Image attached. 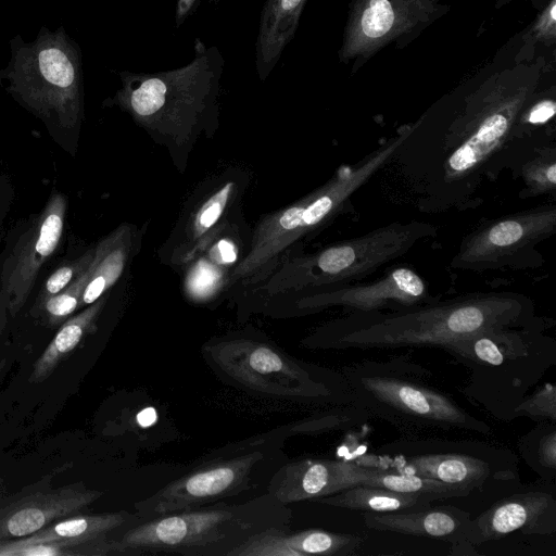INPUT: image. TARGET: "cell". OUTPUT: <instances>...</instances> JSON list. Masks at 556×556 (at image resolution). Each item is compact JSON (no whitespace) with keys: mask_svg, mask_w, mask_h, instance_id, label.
<instances>
[{"mask_svg":"<svg viewBox=\"0 0 556 556\" xmlns=\"http://www.w3.org/2000/svg\"><path fill=\"white\" fill-rule=\"evenodd\" d=\"M518 37L408 125L390 161H400L408 178L417 180L421 210L480 205L482 181L508 168L530 140L518 122L535 93L555 78V59Z\"/></svg>","mask_w":556,"mask_h":556,"instance_id":"1","label":"cell"},{"mask_svg":"<svg viewBox=\"0 0 556 556\" xmlns=\"http://www.w3.org/2000/svg\"><path fill=\"white\" fill-rule=\"evenodd\" d=\"M532 301L520 293H473L395 312L350 313L306 339L319 349L442 348L446 343L534 318Z\"/></svg>","mask_w":556,"mask_h":556,"instance_id":"2","label":"cell"},{"mask_svg":"<svg viewBox=\"0 0 556 556\" xmlns=\"http://www.w3.org/2000/svg\"><path fill=\"white\" fill-rule=\"evenodd\" d=\"M10 59L0 70V86L38 118L50 137L75 155L85 118L83 53L76 40L59 26H41L36 38L21 35L9 41Z\"/></svg>","mask_w":556,"mask_h":556,"instance_id":"3","label":"cell"},{"mask_svg":"<svg viewBox=\"0 0 556 556\" xmlns=\"http://www.w3.org/2000/svg\"><path fill=\"white\" fill-rule=\"evenodd\" d=\"M553 320L534 317L521 326L485 330L443 349L467 369L463 395L493 418L513 421L517 405L556 364Z\"/></svg>","mask_w":556,"mask_h":556,"instance_id":"4","label":"cell"},{"mask_svg":"<svg viewBox=\"0 0 556 556\" xmlns=\"http://www.w3.org/2000/svg\"><path fill=\"white\" fill-rule=\"evenodd\" d=\"M352 405L393 426L404 438L446 433L488 435L491 427L432 387V374L407 357L364 359L342 367Z\"/></svg>","mask_w":556,"mask_h":556,"instance_id":"5","label":"cell"},{"mask_svg":"<svg viewBox=\"0 0 556 556\" xmlns=\"http://www.w3.org/2000/svg\"><path fill=\"white\" fill-rule=\"evenodd\" d=\"M291 522V509L266 492L143 520L117 540L127 556H229L251 536Z\"/></svg>","mask_w":556,"mask_h":556,"instance_id":"6","label":"cell"},{"mask_svg":"<svg viewBox=\"0 0 556 556\" xmlns=\"http://www.w3.org/2000/svg\"><path fill=\"white\" fill-rule=\"evenodd\" d=\"M192 60L155 73L118 72L121 88L103 104L117 106L135 122L163 135H184L216 119L224 58L200 38Z\"/></svg>","mask_w":556,"mask_h":556,"instance_id":"7","label":"cell"},{"mask_svg":"<svg viewBox=\"0 0 556 556\" xmlns=\"http://www.w3.org/2000/svg\"><path fill=\"white\" fill-rule=\"evenodd\" d=\"M283 434L266 433L214 452L186 475L137 502L143 520L266 493L270 478L285 464Z\"/></svg>","mask_w":556,"mask_h":556,"instance_id":"8","label":"cell"},{"mask_svg":"<svg viewBox=\"0 0 556 556\" xmlns=\"http://www.w3.org/2000/svg\"><path fill=\"white\" fill-rule=\"evenodd\" d=\"M407 129L401 128L354 169L337 174L298 202L264 216L254 229L248 254L235 266L228 283L263 279L293 243L330 222L353 193L390 162Z\"/></svg>","mask_w":556,"mask_h":556,"instance_id":"9","label":"cell"},{"mask_svg":"<svg viewBox=\"0 0 556 556\" xmlns=\"http://www.w3.org/2000/svg\"><path fill=\"white\" fill-rule=\"evenodd\" d=\"M204 350L216 367L251 390L316 403L352 405L341 372L294 362L265 342L223 339L206 344Z\"/></svg>","mask_w":556,"mask_h":556,"instance_id":"10","label":"cell"},{"mask_svg":"<svg viewBox=\"0 0 556 556\" xmlns=\"http://www.w3.org/2000/svg\"><path fill=\"white\" fill-rule=\"evenodd\" d=\"M379 452L392 469L438 480L468 495L491 481L518 478L515 454L481 441L403 437Z\"/></svg>","mask_w":556,"mask_h":556,"instance_id":"11","label":"cell"},{"mask_svg":"<svg viewBox=\"0 0 556 556\" xmlns=\"http://www.w3.org/2000/svg\"><path fill=\"white\" fill-rule=\"evenodd\" d=\"M445 0H351L339 61L355 74L381 49H402L441 18Z\"/></svg>","mask_w":556,"mask_h":556,"instance_id":"12","label":"cell"},{"mask_svg":"<svg viewBox=\"0 0 556 556\" xmlns=\"http://www.w3.org/2000/svg\"><path fill=\"white\" fill-rule=\"evenodd\" d=\"M67 198L53 190L37 214L16 225L0 253V299L14 316L26 304L41 269L63 238Z\"/></svg>","mask_w":556,"mask_h":556,"instance_id":"13","label":"cell"},{"mask_svg":"<svg viewBox=\"0 0 556 556\" xmlns=\"http://www.w3.org/2000/svg\"><path fill=\"white\" fill-rule=\"evenodd\" d=\"M437 235V228L426 222L392 223L362 237L324 249L298 264L304 269V285L315 269L311 285L343 283L362 279L382 265L402 257L418 241Z\"/></svg>","mask_w":556,"mask_h":556,"instance_id":"14","label":"cell"},{"mask_svg":"<svg viewBox=\"0 0 556 556\" xmlns=\"http://www.w3.org/2000/svg\"><path fill=\"white\" fill-rule=\"evenodd\" d=\"M556 228V206L543 205L484 224L466 237L452 267L475 271L521 267Z\"/></svg>","mask_w":556,"mask_h":556,"instance_id":"15","label":"cell"},{"mask_svg":"<svg viewBox=\"0 0 556 556\" xmlns=\"http://www.w3.org/2000/svg\"><path fill=\"white\" fill-rule=\"evenodd\" d=\"M379 470V467L362 466L340 459L287 460L273 475L266 491L286 505L307 500L316 501L364 484Z\"/></svg>","mask_w":556,"mask_h":556,"instance_id":"16","label":"cell"},{"mask_svg":"<svg viewBox=\"0 0 556 556\" xmlns=\"http://www.w3.org/2000/svg\"><path fill=\"white\" fill-rule=\"evenodd\" d=\"M425 281L414 270L397 267L369 283L340 287L301 301L305 308L342 306L351 313L395 312L433 302Z\"/></svg>","mask_w":556,"mask_h":556,"instance_id":"17","label":"cell"},{"mask_svg":"<svg viewBox=\"0 0 556 556\" xmlns=\"http://www.w3.org/2000/svg\"><path fill=\"white\" fill-rule=\"evenodd\" d=\"M549 535L556 532V498L531 490L501 498L471 519L467 540L476 546L511 533Z\"/></svg>","mask_w":556,"mask_h":556,"instance_id":"18","label":"cell"},{"mask_svg":"<svg viewBox=\"0 0 556 556\" xmlns=\"http://www.w3.org/2000/svg\"><path fill=\"white\" fill-rule=\"evenodd\" d=\"M102 495L80 485L37 492L0 509V542L28 536L58 518L74 515Z\"/></svg>","mask_w":556,"mask_h":556,"instance_id":"19","label":"cell"},{"mask_svg":"<svg viewBox=\"0 0 556 556\" xmlns=\"http://www.w3.org/2000/svg\"><path fill=\"white\" fill-rule=\"evenodd\" d=\"M290 529H270L251 536L229 556H352L364 538L307 529L291 533Z\"/></svg>","mask_w":556,"mask_h":556,"instance_id":"20","label":"cell"},{"mask_svg":"<svg viewBox=\"0 0 556 556\" xmlns=\"http://www.w3.org/2000/svg\"><path fill=\"white\" fill-rule=\"evenodd\" d=\"M363 519L365 526L372 530L454 543L467 540L472 518L456 506L430 505L395 513H363Z\"/></svg>","mask_w":556,"mask_h":556,"instance_id":"21","label":"cell"},{"mask_svg":"<svg viewBox=\"0 0 556 556\" xmlns=\"http://www.w3.org/2000/svg\"><path fill=\"white\" fill-rule=\"evenodd\" d=\"M308 0H266L255 40V70L264 81L298 30Z\"/></svg>","mask_w":556,"mask_h":556,"instance_id":"22","label":"cell"},{"mask_svg":"<svg viewBox=\"0 0 556 556\" xmlns=\"http://www.w3.org/2000/svg\"><path fill=\"white\" fill-rule=\"evenodd\" d=\"M239 195V184L228 179L215 188L197 204L189 214L178 236L177 254L173 258L188 262L211 242L222 227L218 225ZM172 254V255H173Z\"/></svg>","mask_w":556,"mask_h":556,"instance_id":"23","label":"cell"},{"mask_svg":"<svg viewBox=\"0 0 556 556\" xmlns=\"http://www.w3.org/2000/svg\"><path fill=\"white\" fill-rule=\"evenodd\" d=\"M132 245V232L128 225L119 226L96 244L79 308L96 302L117 282L129 261Z\"/></svg>","mask_w":556,"mask_h":556,"instance_id":"24","label":"cell"},{"mask_svg":"<svg viewBox=\"0 0 556 556\" xmlns=\"http://www.w3.org/2000/svg\"><path fill=\"white\" fill-rule=\"evenodd\" d=\"M106 300L108 293L62 324L60 330L34 364L29 377L30 382L37 383L48 378L60 361L66 357L83 338L96 328L97 319L103 311Z\"/></svg>","mask_w":556,"mask_h":556,"instance_id":"25","label":"cell"},{"mask_svg":"<svg viewBox=\"0 0 556 556\" xmlns=\"http://www.w3.org/2000/svg\"><path fill=\"white\" fill-rule=\"evenodd\" d=\"M320 504L363 513H395L430 506L432 501L415 494L359 484L316 500Z\"/></svg>","mask_w":556,"mask_h":556,"instance_id":"26","label":"cell"},{"mask_svg":"<svg viewBox=\"0 0 556 556\" xmlns=\"http://www.w3.org/2000/svg\"><path fill=\"white\" fill-rule=\"evenodd\" d=\"M508 168L519 169L528 197L554 193L556 188V149L552 142H528L521 147Z\"/></svg>","mask_w":556,"mask_h":556,"instance_id":"27","label":"cell"},{"mask_svg":"<svg viewBox=\"0 0 556 556\" xmlns=\"http://www.w3.org/2000/svg\"><path fill=\"white\" fill-rule=\"evenodd\" d=\"M126 556L122 543L114 538L67 539L31 544L14 545L0 542V556Z\"/></svg>","mask_w":556,"mask_h":556,"instance_id":"28","label":"cell"},{"mask_svg":"<svg viewBox=\"0 0 556 556\" xmlns=\"http://www.w3.org/2000/svg\"><path fill=\"white\" fill-rule=\"evenodd\" d=\"M364 484L406 494H415L427 497L432 502L468 495L466 492L438 480L384 467L380 468V470Z\"/></svg>","mask_w":556,"mask_h":556,"instance_id":"29","label":"cell"},{"mask_svg":"<svg viewBox=\"0 0 556 556\" xmlns=\"http://www.w3.org/2000/svg\"><path fill=\"white\" fill-rule=\"evenodd\" d=\"M518 448L521 457L541 478L554 480L556 475V426L540 424L520 438Z\"/></svg>","mask_w":556,"mask_h":556,"instance_id":"30","label":"cell"},{"mask_svg":"<svg viewBox=\"0 0 556 556\" xmlns=\"http://www.w3.org/2000/svg\"><path fill=\"white\" fill-rule=\"evenodd\" d=\"M556 113L555 78L545 84L525 108L518 126L525 137L540 136V129L553 121Z\"/></svg>","mask_w":556,"mask_h":556,"instance_id":"31","label":"cell"},{"mask_svg":"<svg viewBox=\"0 0 556 556\" xmlns=\"http://www.w3.org/2000/svg\"><path fill=\"white\" fill-rule=\"evenodd\" d=\"M93 254L94 247L58 266L42 282L36 298L35 309L38 311L47 300L61 292L80 276L90 265Z\"/></svg>","mask_w":556,"mask_h":556,"instance_id":"32","label":"cell"},{"mask_svg":"<svg viewBox=\"0 0 556 556\" xmlns=\"http://www.w3.org/2000/svg\"><path fill=\"white\" fill-rule=\"evenodd\" d=\"M88 268L65 289L47 300L38 312H43L51 326L63 324L77 308L87 286Z\"/></svg>","mask_w":556,"mask_h":556,"instance_id":"33","label":"cell"},{"mask_svg":"<svg viewBox=\"0 0 556 556\" xmlns=\"http://www.w3.org/2000/svg\"><path fill=\"white\" fill-rule=\"evenodd\" d=\"M528 417L536 421H556V387L545 383L527 394L515 409V418Z\"/></svg>","mask_w":556,"mask_h":556,"instance_id":"34","label":"cell"},{"mask_svg":"<svg viewBox=\"0 0 556 556\" xmlns=\"http://www.w3.org/2000/svg\"><path fill=\"white\" fill-rule=\"evenodd\" d=\"M521 39L539 48H554L556 43V0H546L539 9L533 23L521 35Z\"/></svg>","mask_w":556,"mask_h":556,"instance_id":"35","label":"cell"},{"mask_svg":"<svg viewBox=\"0 0 556 556\" xmlns=\"http://www.w3.org/2000/svg\"><path fill=\"white\" fill-rule=\"evenodd\" d=\"M14 189L5 175H0V241L4 231V223L10 214Z\"/></svg>","mask_w":556,"mask_h":556,"instance_id":"36","label":"cell"},{"mask_svg":"<svg viewBox=\"0 0 556 556\" xmlns=\"http://www.w3.org/2000/svg\"><path fill=\"white\" fill-rule=\"evenodd\" d=\"M201 0H177L175 7V26L177 28L191 17L198 10Z\"/></svg>","mask_w":556,"mask_h":556,"instance_id":"37","label":"cell"},{"mask_svg":"<svg viewBox=\"0 0 556 556\" xmlns=\"http://www.w3.org/2000/svg\"><path fill=\"white\" fill-rule=\"evenodd\" d=\"M451 549L448 552L450 555L455 556H477L480 553L477 551V546L470 543L468 540H462L454 543H451Z\"/></svg>","mask_w":556,"mask_h":556,"instance_id":"38","label":"cell"},{"mask_svg":"<svg viewBox=\"0 0 556 556\" xmlns=\"http://www.w3.org/2000/svg\"><path fill=\"white\" fill-rule=\"evenodd\" d=\"M156 418L155 409L153 407H147L138 413L136 420L141 427H150L155 422Z\"/></svg>","mask_w":556,"mask_h":556,"instance_id":"39","label":"cell"},{"mask_svg":"<svg viewBox=\"0 0 556 556\" xmlns=\"http://www.w3.org/2000/svg\"><path fill=\"white\" fill-rule=\"evenodd\" d=\"M511 1L514 0H496L495 8L501 9L502 7L508 4Z\"/></svg>","mask_w":556,"mask_h":556,"instance_id":"40","label":"cell"},{"mask_svg":"<svg viewBox=\"0 0 556 556\" xmlns=\"http://www.w3.org/2000/svg\"><path fill=\"white\" fill-rule=\"evenodd\" d=\"M222 0H210V3L212 4H218Z\"/></svg>","mask_w":556,"mask_h":556,"instance_id":"41","label":"cell"}]
</instances>
